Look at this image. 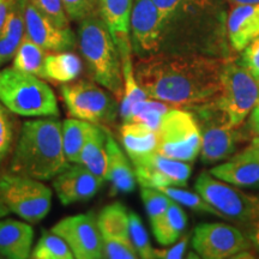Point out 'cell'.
<instances>
[{"label": "cell", "instance_id": "6da1fadb", "mask_svg": "<svg viewBox=\"0 0 259 259\" xmlns=\"http://www.w3.org/2000/svg\"><path fill=\"white\" fill-rule=\"evenodd\" d=\"M221 60L197 56L142 58L135 76L148 97L174 106H200L221 92Z\"/></svg>", "mask_w": 259, "mask_h": 259}, {"label": "cell", "instance_id": "d6a6232c", "mask_svg": "<svg viewBox=\"0 0 259 259\" xmlns=\"http://www.w3.org/2000/svg\"><path fill=\"white\" fill-rule=\"evenodd\" d=\"M128 218H130V225H128L130 240H131L132 245L135 246L138 255L144 259L155 258V250L151 247L148 233L145 231L143 222H142L139 215L134 211H131L128 212Z\"/></svg>", "mask_w": 259, "mask_h": 259}, {"label": "cell", "instance_id": "836d02e7", "mask_svg": "<svg viewBox=\"0 0 259 259\" xmlns=\"http://www.w3.org/2000/svg\"><path fill=\"white\" fill-rule=\"evenodd\" d=\"M141 194L151 225L166 213L170 203L173 202V199H170L160 190L150 189V187H142Z\"/></svg>", "mask_w": 259, "mask_h": 259}, {"label": "cell", "instance_id": "5bb4252c", "mask_svg": "<svg viewBox=\"0 0 259 259\" xmlns=\"http://www.w3.org/2000/svg\"><path fill=\"white\" fill-rule=\"evenodd\" d=\"M134 166L139 185L156 190L164 186H186L191 174V166L187 162L158 153L134 162Z\"/></svg>", "mask_w": 259, "mask_h": 259}, {"label": "cell", "instance_id": "7dc6e473", "mask_svg": "<svg viewBox=\"0 0 259 259\" xmlns=\"http://www.w3.org/2000/svg\"><path fill=\"white\" fill-rule=\"evenodd\" d=\"M252 145H254L255 148L259 149V136H255L253 138V141H252Z\"/></svg>", "mask_w": 259, "mask_h": 259}, {"label": "cell", "instance_id": "52a82bcc", "mask_svg": "<svg viewBox=\"0 0 259 259\" xmlns=\"http://www.w3.org/2000/svg\"><path fill=\"white\" fill-rule=\"evenodd\" d=\"M157 153L174 160L190 162L200 153V131L193 113L174 107L157 128Z\"/></svg>", "mask_w": 259, "mask_h": 259}, {"label": "cell", "instance_id": "ac0fdd59", "mask_svg": "<svg viewBox=\"0 0 259 259\" xmlns=\"http://www.w3.org/2000/svg\"><path fill=\"white\" fill-rule=\"evenodd\" d=\"M227 30L234 50L239 52L244 50L259 36V4L233 8L227 21Z\"/></svg>", "mask_w": 259, "mask_h": 259}, {"label": "cell", "instance_id": "f35d334b", "mask_svg": "<svg viewBox=\"0 0 259 259\" xmlns=\"http://www.w3.org/2000/svg\"><path fill=\"white\" fill-rule=\"evenodd\" d=\"M239 65L259 83V36L242 50Z\"/></svg>", "mask_w": 259, "mask_h": 259}, {"label": "cell", "instance_id": "2e32d148", "mask_svg": "<svg viewBox=\"0 0 259 259\" xmlns=\"http://www.w3.org/2000/svg\"><path fill=\"white\" fill-rule=\"evenodd\" d=\"M102 185L103 183L99 178L79 163L67 167L53 181L58 198L64 205L92 199Z\"/></svg>", "mask_w": 259, "mask_h": 259}, {"label": "cell", "instance_id": "ee69618b", "mask_svg": "<svg viewBox=\"0 0 259 259\" xmlns=\"http://www.w3.org/2000/svg\"><path fill=\"white\" fill-rule=\"evenodd\" d=\"M251 225L252 228L250 233H248V236H250V240L253 242V245L259 250V220L252 222Z\"/></svg>", "mask_w": 259, "mask_h": 259}, {"label": "cell", "instance_id": "60d3db41", "mask_svg": "<svg viewBox=\"0 0 259 259\" xmlns=\"http://www.w3.org/2000/svg\"><path fill=\"white\" fill-rule=\"evenodd\" d=\"M187 240H189V238L185 236V238L181 239L176 246L170 247L169 250H155V258H167V259L183 258L184 252L186 250Z\"/></svg>", "mask_w": 259, "mask_h": 259}, {"label": "cell", "instance_id": "603a6c76", "mask_svg": "<svg viewBox=\"0 0 259 259\" xmlns=\"http://www.w3.org/2000/svg\"><path fill=\"white\" fill-rule=\"evenodd\" d=\"M106 143L107 132L100 126L92 125L78 160L79 164H83L102 183H105L108 176V154Z\"/></svg>", "mask_w": 259, "mask_h": 259}, {"label": "cell", "instance_id": "d6986e66", "mask_svg": "<svg viewBox=\"0 0 259 259\" xmlns=\"http://www.w3.org/2000/svg\"><path fill=\"white\" fill-rule=\"evenodd\" d=\"M34 240V229L28 223L8 219L0 222V255L27 259Z\"/></svg>", "mask_w": 259, "mask_h": 259}, {"label": "cell", "instance_id": "e575fe53", "mask_svg": "<svg viewBox=\"0 0 259 259\" xmlns=\"http://www.w3.org/2000/svg\"><path fill=\"white\" fill-rule=\"evenodd\" d=\"M16 121L11 112L0 102V167L11 153L15 142Z\"/></svg>", "mask_w": 259, "mask_h": 259}, {"label": "cell", "instance_id": "b9f144b4", "mask_svg": "<svg viewBox=\"0 0 259 259\" xmlns=\"http://www.w3.org/2000/svg\"><path fill=\"white\" fill-rule=\"evenodd\" d=\"M248 125H250L252 134L255 136H259V100L254 105L253 108H252Z\"/></svg>", "mask_w": 259, "mask_h": 259}, {"label": "cell", "instance_id": "ffe728a7", "mask_svg": "<svg viewBox=\"0 0 259 259\" xmlns=\"http://www.w3.org/2000/svg\"><path fill=\"white\" fill-rule=\"evenodd\" d=\"M100 14L108 27L116 47H131L130 15L132 0H99Z\"/></svg>", "mask_w": 259, "mask_h": 259}, {"label": "cell", "instance_id": "ab89813d", "mask_svg": "<svg viewBox=\"0 0 259 259\" xmlns=\"http://www.w3.org/2000/svg\"><path fill=\"white\" fill-rule=\"evenodd\" d=\"M67 16L73 21H82L92 16L95 8V0H61Z\"/></svg>", "mask_w": 259, "mask_h": 259}, {"label": "cell", "instance_id": "8fae6325", "mask_svg": "<svg viewBox=\"0 0 259 259\" xmlns=\"http://www.w3.org/2000/svg\"><path fill=\"white\" fill-rule=\"evenodd\" d=\"M166 23L153 0H136L130 15V40L139 59L158 53Z\"/></svg>", "mask_w": 259, "mask_h": 259}, {"label": "cell", "instance_id": "74e56055", "mask_svg": "<svg viewBox=\"0 0 259 259\" xmlns=\"http://www.w3.org/2000/svg\"><path fill=\"white\" fill-rule=\"evenodd\" d=\"M153 2L164 21L168 22L178 12L186 11L194 6H202L206 0H153Z\"/></svg>", "mask_w": 259, "mask_h": 259}, {"label": "cell", "instance_id": "30bf717a", "mask_svg": "<svg viewBox=\"0 0 259 259\" xmlns=\"http://www.w3.org/2000/svg\"><path fill=\"white\" fill-rule=\"evenodd\" d=\"M61 96L72 118L102 124L115 119L116 103L109 94L89 80L66 83L60 88Z\"/></svg>", "mask_w": 259, "mask_h": 259}, {"label": "cell", "instance_id": "f546056e", "mask_svg": "<svg viewBox=\"0 0 259 259\" xmlns=\"http://www.w3.org/2000/svg\"><path fill=\"white\" fill-rule=\"evenodd\" d=\"M174 107L177 106L148 97L147 100L135 103L130 113L128 120L126 122H141L157 131L163 116Z\"/></svg>", "mask_w": 259, "mask_h": 259}, {"label": "cell", "instance_id": "ba28073f", "mask_svg": "<svg viewBox=\"0 0 259 259\" xmlns=\"http://www.w3.org/2000/svg\"><path fill=\"white\" fill-rule=\"evenodd\" d=\"M197 193L202 196L222 218L241 223H252L259 220V198L245 193L232 184L215 179L208 171H203L196 184Z\"/></svg>", "mask_w": 259, "mask_h": 259}, {"label": "cell", "instance_id": "f6af8a7d", "mask_svg": "<svg viewBox=\"0 0 259 259\" xmlns=\"http://www.w3.org/2000/svg\"><path fill=\"white\" fill-rule=\"evenodd\" d=\"M236 5H248V4H259V0H229Z\"/></svg>", "mask_w": 259, "mask_h": 259}, {"label": "cell", "instance_id": "9c48e42d", "mask_svg": "<svg viewBox=\"0 0 259 259\" xmlns=\"http://www.w3.org/2000/svg\"><path fill=\"white\" fill-rule=\"evenodd\" d=\"M200 138V153L204 163L210 164L226 160L234 153L238 136L234 127H231L221 109L215 102L196 106Z\"/></svg>", "mask_w": 259, "mask_h": 259}, {"label": "cell", "instance_id": "9a60e30c", "mask_svg": "<svg viewBox=\"0 0 259 259\" xmlns=\"http://www.w3.org/2000/svg\"><path fill=\"white\" fill-rule=\"evenodd\" d=\"M23 16L25 35L45 51L66 52L74 47L76 38L70 27H58L30 0H23Z\"/></svg>", "mask_w": 259, "mask_h": 259}, {"label": "cell", "instance_id": "484cf974", "mask_svg": "<svg viewBox=\"0 0 259 259\" xmlns=\"http://www.w3.org/2000/svg\"><path fill=\"white\" fill-rule=\"evenodd\" d=\"M96 221L102 238L131 241L128 232V212L120 202L112 203L105 206Z\"/></svg>", "mask_w": 259, "mask_h": 259}, {"label": "cell", "instance_id": "4dcf8cb0", "mask_svg": "<svg viewBox=\"0 0 259 259\" xmlns=\"http://www.w3.org/2000/svg\"><path fill=\"white\" fill-rule=\"evenodd\" d=\"M31 258L35 259H73L74 255L59 235L42 231V235L31 252Z\"/></svg>", "mask_w": 259, "mask_h": 259}, {"label": "cell", "instance_id": "8992f818", "mask_svg": "<svg viewBox=\"0 0 259 259\" xmlns=\"http://www.w3.org/2000/svg\"><path fill=\"white\" fill-rule=\"evenodd\" d=\"M259 100V83L240 65L225 63L221 92L213 100L225 113L231 127L241 125Z\"/></svg>", "mask_w": 259, "mask_h": 259}, {"label": "cell", "instance_id": "44dd1931", "mask_svg": "<svg viewBox=\"0 0 259 259\" xmlns=\"http://www.w3.org/2000/svg\"><path fill=\"white\" fill-rule=\"evenodd\" d=\"M120 137L132 163L157 153V131L141 122H124L120 127Z\"/></svg>", "mask_w": 259, "mask_h": 259}, {"label": "cell", "instance_id": "f1b7e54d", "mask_svg": "<svg viewBox=\"0 0 259 259\" xmlns=\"http://www.w3.org/2000/svg\"><path fill=\"white\" fill-rule=\"evenodd\" d=\"M46 53L45 50L34 41H31L24 34L23 40L19 45L17 52L14 57L12 67L22 72L34 74V76L44 78V61Z\"/></svg>", "mask_w": 259, "mask_h": 259}, {"label": "cell", "instance_id": "7a4b0ae2", "mask_svg": "<svg viewBox=\"0 0 259 259\" xmlns=\"http://www.w3.org/2000/svg\"><path fill=\"white\" fill-rule=\"evenodd\" d=\"M69 167L63 149L61 122L57 119L25 121L19 131L10 171L36 180H50Z\"/></svg>", "mask_w": 259, "mask_h": 259}, {"label": "cell", "instance_id": "3957f363", "mask_svg": "<svg viewBox=\"0 0 259 259\" xmlns=\"http://www.w3.org/2000/svg\"><path fill=\"white\" fill-rule=\"evenodd\" d=\"M78 45L93 79L111 92L116 101H121L124 79L120 54L103 19L92 15L80 21Z\"/></svg>", "mask_w": 259, "mask_h": 259}, {"label": "cell", "instance_id": "cb8c5ba5", "mask_svg": "<svg viewBox=\"0 0 259 259\" xmlns=\"http://www.w3.org/2000/svg\"><path fill=\"white\" fill-rule=\"evenodd\" d=\"M25 34L23 0H12L0 31V66L15 57Z\"/></svg>", "mask_w": 259, "mask_h": 259}, {"label": "cell", "instance_id": "8d00e7d4", "mask_svg": "<svg viewBox=\"0 0 259 259\" xmlns=\"http://www.w3.org/2000/svg\"><path fill=\"white\" fill-rule=\"evenodd\" d=\"M36 8L60 28H69L67 16L61 0H30Z\"/></svg>", "mask_w": 259, "mask_h": 259}, {"label": "cell", "instance_id": "7402d4cb", "mask_svg": "<svg viewBox=\"0 0 259 259\" xmlns=\"http://www.w3.org/2000/svg\"><path fill=\"white\" fill-rule=\"evenodd\" d=\"M107 154H108V176L112 183L113 193H130L135 190L136 174L131 164L119 148L111 134L107 132Z\"/></svg>", "mask_w": 259, "mask_h": 259}, {"label": "cell", "instance_id": "d4e9b609", "mask_svg": "<svg viewBox=\"0 0 259 259\" xmlns=\"http://www.w3.org/2000/svg\"><path fill=\"white\" fill-rule=\"evenodd\" d=\"M82 72V61L76 54L60 52L46 53L44 61V78L58 83H70Z\"/></svg>", "mask_w": 259, "mask_h": 259}, {"label": "cell", "instance_id": "5b68a950", "mask_svg": "<svg viewBox=\"0 0 259 259\" xmlns=\"http://www.w3.org/2000/svg\"><path fill=\"white\" fill-rule=\"evenodd\" d=\"M0 199L11 212L29 223H37L50 212L52 191L40 180L17 174H3L0 176Z\"/></svg>", "mask_w": 259, "mask_h": 259}, {"label": "cell", "instance_id": "1f68e13d", "mask_svg": "<svg viewBox=\"0 0 259 259\" xmlns=\"http://www.w3.org/2000/svg\"><path fill=\"white\" fill-rule=\"evenodd\" d=\"M157 190H160L161 192H163L166 196L169 197L170 199L181 204V205H185L187 208L196 210V211L211 213V215L222 218L221 213H220L216 209H213L205 199H203L200 194L190 192V191L183 189H178L176 186H164L160 187V189Z\"/></svg>", "mask_w": 259, "mask_h": 259}, {"label": "cell", "instance_id": "bcb514c9", "mask_svg": "<svg viewBox=\"0 0 259 259\" xmlns=\"http://www.w3.org/2000/svg\"><path fill=\"white\" fill-rule=\"evenodd\" d=\"M10 212H11V211H10V209L5 205L4 203H3V200L0 199V219L4 218V216H6Z\"/></svg>", "mask_w": 259, "mask_h": 259}, {"label": "cell", "instance_id": "e0dca14e", "mask_svg": "<svg viewBox=\"0 0 259 259\" xmlns=\"http://www.w3.org/2000/svg\"><path fill=\"white\" fill-rule=\"evenodd\" d=\"M218 179L246 189H259V149L251 145L231 160L210 169Z\"/></svg>", "mask_w": 259, "mask_h": 259}, {"label": "cell", "instance_id": "4316f807", "mask_svg": "<svg viewBox=\"0 0 259 259\" xmlns=\"http://www.w3.org/2000/svg\"><path fill=\"white\" fill-rule=\"evenodd\" d=\"M187 223L186 213L179 206V203L171 202L169 208L160 220L153 223V232L160 245L169 246L180 238Z\"/></svg>", "mask_w": 259, "mask_h": 259}, {"label": "cell", "instance_id": "83f0119b", "mask_svg": "<svg viewBox=\"0 0 259 259\" xmlns=\"http://www.w3.org/2000/svg\"><path fill=\"white\" fill-rule=\"evenodd\" d=\"M92 122L80 119H66L61 124L64 154L69 163H78L80 151L88 138Z\"/></svg>", "mask_w": 259, "mask_h": 259}, {"label": "cell", "instance_id": "277c9868", "mask_svg": "<svg viewBox=\"0 0 259 259\" xmlns=\"http://www.w3.org/2000/svg\"><path fill=\"white\" fill-rule=\"evenodd\" d=\"M0 102L22 116H57V96L40 77L14 67L0 70Z\"/></svg>", "mask_w": 259, "mask_h": 259}, {"label": "cell", "instance_id": "7bdbcfd3", "mask_svg": "<svg viewBox=\"0 0 259 259\" xmlns=\"http://www.w3.org/2000/svg\"><path fill=\"white\" fill-rule=\"evenodd\" d=\"M11 3L12 0H0V31H2L3 25L5 23L6 16H8Z\"/></svg>", "mask_w": 259, "mask_h": 259}, {"label": "cell", "instance_id": "4fadbf2b", "mask_svg": "<svg viewBox=\"0 0 259 259\" xmlns=\"http://www.w3.org/2000/svg\"><path fill=\"white\" fill-rule=\"evenodd\" d=\"M193 248L202 258L225 259L248 247L247 240L235 227L223 223H202L194 229Z\"/></svg>", "mask_w": 259, "mask_h": 259}, {"label": "cell", "instance_id": "d590c367", "mask_svg": "<svg viewBox=\"0 0 259 259\" xmlns=\"http://www.w3.org/2000/svg\"><path fill=\"white\" fill-rule=\"evenodd\" d=\"M139 255L131 241L103 238V258L136 259Z\"/></svg>", "mask_w": 259, "mask_h": 259}, {"label": "cell", "instance_id": "7c38bea8", "mask_svg": "<svg viewBox=\"0 0 259 259\" xmlns=\"http://www.w3.org/2000/svg\"><path fill=\"white\" fill-rule=\"evenodd\" d=\"M51 232L66 241L74 258H103V238L92 211L65 218L52 227Z\"/></svg>", "mask_w": 259, "mask_h": 259}]
</instances>
